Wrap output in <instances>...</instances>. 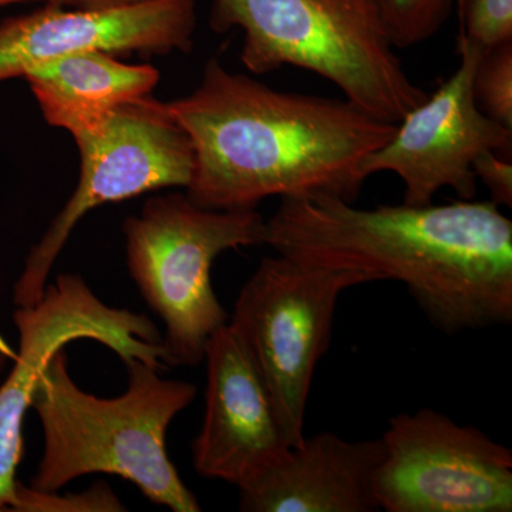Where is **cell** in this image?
Masks as SVG:
<instances>
[{"mask_svg": "<svg viewBox=\"0 0 512 512\" xmlns=\"http://www.w3.org/2000/svg\"><path fill=\"white\" fill-rule=\"evenodd\" d=\"M474 174L490 191L491 202L498 207H512V164L507 154H481L474 163Z\"/></svg>", "mask_w": 512, "mask_h": 512, "instance_id": "d6986e66", "label": "cell"}, {"mask_svg": "<svg viewBox=\"0 0 512 512\" xmlns=\"http://www.w3.org/2000/svg\"><path fill=\"white\" fill-rule=\"evenodd\" d=\"M23 77L46 123L73 138L96 130L124 104L150 96L160 82L151 64L123 63L107 52L60 57Z\"/></svg>", "mask_w": 512, "mask_h": 512, "instance_id": "5bb4252c", "label": "cell"}, {"mask_svg": "<svg viewBox=\"0 0 512 512\" xmlns=\"http://www.w3.org/2000/svg\"><path fill=\"white\" fill-rule=\"evenodd\" d=\"M150 0H40L43 5H55L60 8L74 9H111L123 6L140 5Z\"/></svg>", "mask_w": 512, "mask_h": 512, "instance_id": "ffe728a7", "label": "cell"}, {"mask_svg": "<svg viewBox=\"0 0 512 512\" xmlns=\"http://www.w3.org/2000/svg\"><path fill=\"white\" fill-rule=\"evenodd\" d=\"M28 2L40 3V0H0V8H5V6H10V5H18V3H28Z\"/></svg>", "mask_w": 512, "mask_h": 512, "instance_id": "44dd1931", "label": "cell"}, {"mask_svg": "<svg viewBox=\"0 0 512 512\" xmlns=\"http://www.w3.org/2000/svg\"><path fill=\"white\" fill-rule=\"evenodd\" d=\"M382 439L348 441L323 431L303 439L288 456L247 487L244 512H376Z\"/></svg>", "mask_w": 512, "mask_h": 512, "instance_id": "4fadbf2b", "label": "cell"}, {"mask_svg": "<svg viewBox=\"0 0 512 512\" xmlns=\"http://www.w3.org/2000/svg\"><path fill=\"white\" fill-rule=\"evenodd\" d=\"M375 495L387 512H511L512 451L433 409L402 413L380 437Z\"/></svg>", "mask_w": 512, "mask_h": 512, "instance_id": "ba28073f", "label": "cell"}, {"mask_svg": "<svg viewBox=\"0 0 512 512\" xmlns=\"http://www.w3.org/2000/svg\"><path fill=\"white\" fill-rule=\"evenodd\" d=\"M6 363H8V353L0 349V372L5 369Z\"/></svg>", "mask_w": 512, "mask_h": 512, "instance_id": "7402d4cb", "label": "cell"}, {"mask_svg": "<svg viewBox=\"0 0 512 512\" xmlns=\"http://www.w3.org/2000/svg\"><path fill=\"white\" fill-rule=\"evenodd\" d=\"M376 282L353 269L266 256L239 292L229 322L247 342L289 446L305 439L316 366L329 348L343 292Z\"/></svg>", "mask_w": 512, "mask_h": 512, "instance_id": "8992f818", "label": "cell"}, {"mask_svg": "<svg viewBox=\"0 0 512 512\" xmlns=\"http://www.w3.org/2000/svg\"><path fill=\"white\" fill-rule=\"evenodd\" d=\"M484 50L458 35L456 72L414 107L392 138L363 164L366 178L394 173L404 185V204L427 205L450 188L460 200H474V163L488 151L511 153L512 130L485 116L474 97L473 80Z\"/></svg>", "mask_w": 512, "mask_h": 512, "instance_id": "30bf717a", "label": "cell"}, {"mask_svg": "<svg viewBox=\"0 0 512 512\" xmlns=\"http://www.w3.org/2000/svg\"><path fill=\"white\" fill-rule=\"evenodd\" d=\"M204 421L192 443L201 477L247 487L288 456L291 446L251 350L231 322L205 346Z\"/></svg>", "mask_w": 512, "mask_h": 512, "instance_id": "8fae6325", "label": "cell"}, {"mask_svg": "<svg viewBox=\"0 0 512 512\" xmlns=\"http://www.w3.org/2000/svg\"><path fill=\"white\" fill-rule=\"evenodd\" d=\"M264 227L256 210H210L187 194L150 197L140 214L126 218L128 272L163 320L165 366L204 362L212 333L229 322L212 286V265L229 249L264 245Z\"/></svg>", "mask_w": 512, "mask_h": 512, "instance_id": "5b68a950", "label": "cell"}, {"mask_svg": "<svg viewBox=\"0 0 512 512\" xmlns=\"http://www.w3.org/2000/svg\"><path fill=\"white\" fill-rule=\"evenodd\" d=\"M396 47H412L431 39L456 8V0H376Z\"/></svg>", "mask_w": 512, "mask_h": 512, "instance_id": "9a60e30c", "label": "cell"}, {"mask_svg": "<svg viewBox=\"0 0 512 512\" xmlns=\"http://www.w3.org/2000/svg\"><path fill=\"white\" fill-rule=\"evenodd\" d=\"M195 26L194 0H150L111 9L43 5L0 23V83L25 76L37 64L77 53L188 52Z\"/></svg>", "mask_w": 512, "mask_h": 512, "instance_id": "7c38bea8", "label": "cell"}, {"mask_svg": "<svg viewBox=\"0 0 512 512\" xmlns=\"http://www.w3.org/2000/svg\"><path fill=\"white\" fill-rule=\"evenodd\" d=\"M473 90L485 116L512 130V42L483 53Z\"/></svg>", "mask_w": 512, "mask_h": 512, "instance_id": "2e32d148", "label": "cell"}, {"mask_svg": "<svg viewBox=\"0 0 512 512\" xmlns=\"http://www.w3.org/2000/svg\"><path fill=\"white\" fill-rule=\"evenodd\" d=\"M264 245L296 261L397 281L446 335L512 323V221L491 201L356 208L281 198Z\"/></svg>", "mask_w": 512, "mask_h": 512, "instance_id": "6da1fadb", "label": "cell"}, {"mask_svg": "<svg viewBox=\"0 0 512 512\" xmlns=\"http://www.w3.org/2000/svg\"><path fill=\"white\" fill-rule=\"evenodd\" d=\"M80 154L79 183L43 237L30 249L13 286V303L39 302L49 275L74 228L101 205L163 188H187L194 150L168 103L153 97L124 104L96 130L74 138Z\"/></svg>", "mask_w": 512, "mask_h": 512, "instance_id": "52a82bcc", "label": "cell"}, {"mask_svg": "<svg viewBox=\"0 0 512 512\" xmlns=\"http://www.w3.org/2000/svg\"><path fill=\"white\" fill-rule=\"evenodd\" d=\"M168 109L194 150L188 197L220 211L306 194L353 202L367 180V157L397 127L349 100L271 89L217 59L197 89Z\"/></svg>", "mask_w": 512, "mask_h": 512, "instance_id": "7a4b0ae2", "label": "cell"}, {"mask_svg": "<svg viewBox=\"0 0 512 512\" xmlns=\"http://www.w3.org/2000/svg\"><path fill=\"white\" fill-rule=\"evenodd\" d=\"M460 33L484 52L512 42V0H456Z\"/></svg>", "mask_w": 512, "mask_h": 512, "instance_id": "ac0fdd59", "label": "cell"}, {"mask_svg": "<svg viewBox=\"0 0 512 512\" xmlns=\"http://www.w3.org/2000/svg\"><path fill=\"white\" fill-rule=\"evenodd\" d=\"M211 26L242 30L249 72L319 74L377 119L400 123L429 96L404 69L376 0H214Z\"/></svg>", "mask_w": 512, "mask_h": 512, "instance_id": "277c9868", "label": "cell"}, {"mask_svg": "<svg viewBox=\"0 0 512 512\" xmlns=\"http://www.w3.org/2000/svg\"><path fill=\"white\" fill-rule=\"evenodd\" d=\"M19 353L0 386V512L13 511L22 458V427L37 380L53 355L73 340H96L121 362L140 359L165 370L160 330L143 313L106 305L82 276L60 274L39 302L15 315Z\"/></svg>", "mask_w": 512, "mask_h": 512, "instance_id": "9c48e42d", "label": "cell"}, {"mask_svg": "<svg viewBox=\"0 0 512 512\" xmlns=\"http://www.w3.org/2000/svg\"><path fill=\"white\" fill-rule=\"evenodd\" d=\"M126 392L101 399L84 392L59 350L33 390L30 409L42 423L45 447L30 487L59 493L89 474L119 476L136 485L151 503L174 512H200L201 505L167 453V431L187 409L197 387L164 379L140 359L124 362Z\"/></svg>", "mask_w": 512, "mask_h": 512, "instance_id": "3957f363", "label": "cell"}, {"mask_svg": "<svg viewBox=\"0 0 512 512\" xmlns=\"http://www.w3.org/2000/svg\"><path fill=\"white\" fill-rule=\"evenodd\" d=\"M127 511L113 490L99 481L79 494L59 495L18 485L13 512H120Z\"/></svg>", "mask_w": 512, "mask_h": 512, "instance_id": "e0dca14e", "label": "cell"}]
</instances>
